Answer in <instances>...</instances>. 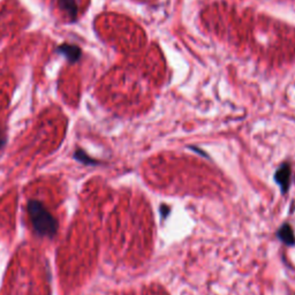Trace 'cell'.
<instances>
[{"label": "cell", "instance_id": "6da1fadb", "mask_svg": "<svg viewBox=\"0 0 295 295\" xmlns=\"http://www.w3.org/2000/svg\"><path fill=\"white\" fill-rule=\"evenodd\" d=\"M29 216L35 231L42 237L53 238L57 234V219L50 214L45 205L39 201H29L27 205Z\"/></svg>", "mask_w": 295, "mask_h": 295}, {"label": "cell", "instance_id": "7a4b0ae2", "mask_svg": "<svg viewBox=\"0 0 295 295\" xmlns=\"http://www.w3.org/2000/svg\"><path fill=\"white\" fill-rule=\"evenodd\" d=\"M291 175H292V171H291L290 164L288 163H285L281 165V166L277 170L276 174H274L276 182L280 186L281 191H283L284 194L287 193V190L290 189Z\"/></svg>", "mask_w": 295, "mask_h": 295}, {"label": "cell", "instance_id": "3957f363", "mask_svg": "<svg viewBox=\"0 0 295 295\" xmlns=\"http://www.w3.org/2000/svg\"><path fill=\"white\" fill-rule=\"evenodd\" d=\"M278 238L287 246H293L295 243V237L293 233V230L288 224H284L283 226L279 228V231L277 232Z\"/></svg>", "mask_w": 295, "mask_h": 295}, {"label": "cell", "instance_id": "277c9868", "mask_svg": "<svg viewBox=\"0 0 295 295\" xmlns=\"http://www.w3.org/2000/svg\"><path fill=\"white\" fill-rule=\"evenodd\" d=\"M75 158H76V159H79V161H84V163H89V164L95 163V161H92L91 158L87 157V156H85L84 152H81V151H78V152H76Z\"/></svg>", "mask_w": 295, "mask_h": 295}, {"label": "cell", "instance_id": "5b68a950", "mask_svg": "<svg viewBox=\"0 0 295 295\" xmlns=\"http://www.w3.org/2000/svg\"><path fill=\"white\" fill-rule=\"evenodd\" d=\"M5 141H6V138H5L4 133H2V132H1V129H0V148H1L2 145H4Z\"/></svg>", "mask_w": 295, "mask_h": 295}]
</instances>
